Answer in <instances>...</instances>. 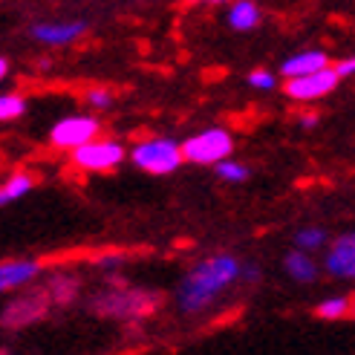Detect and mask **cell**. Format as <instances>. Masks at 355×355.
I'll list each match as a JSON object with an SVG mask.
<instances>
[{"mask_svg":"<svg viewBox=\"0 0 355 355\" xmlns=\"http://www.w3.org/2000/svg\"><path fill=\"white\" fill-rule=\"evenodd\" d=\"M243 275V260L234 254H211L200 260L176 286V306L185 315H202L232 292Z\"/></svg>","mask_w":355,"mask_h":355,"instance_id":"obj_1","label":"cell"},{"mask_svg":"<svg viewBox=\"0 0 355 355\" xmlns=\"http://www.w3.org/2000/svg\"><path fill=\"white\" fill-rule=\"evenodd\" d=\"M44 289L49 292L52 306H69L78 297L81 280L73 272H55V275H49V280L44 283Z\"/></svg>","mask_w":355,"mask_h":355,"instance_id":"obj_14","label":"cell"},{"mask_svg":"<svg viewBox=\"0 0 355 355\" xmlns=\"http://www.w3.org/2000/svg\"><path fill=\"white\" fill-rule=\"evenodd\" d=\"M130 162L153 176H168L173 171H180V165L185 162L182 156V145L173 141L171 136H153L145 141H136L130 148Z\"/></svg>","mask_w":355,"mask_h":355,"instance_id":"obj_3","label":"cell"},{"mask_svg":"<svg viewBox=\"0 0 355 355\" xmlns=\"http://www.w3.org/2000/svg\"><path fill=\"white\" fill-rule=\"evenodd\" d=\"M283 272H286L295 283H315L321 275V263L315 260V254L304 252V248H292V252L283 257Z\"/></svg>","mask_w":355,"mask_h":355,"instance_id":"obj_12","label":"cell"},{"mask_svg":"<svg viewBox=\"0 0 355 355\" xmlns=\"http://www.w3.org/2000/svg\"><path fill=\"white\" fill-rule=\"evenodd\" d=\"M84 101L90 104L93 110H107L113 104V93L107 90V87H90V90L84 93Z\"/></svg>","mask_w":355,"mask_h":355,"instance_id":"obj_21","label":"cell"},{"mask_svg":"<svg viewBox=\"0 0 355 355\" xmlns=\"http://www.w3.org/2000/svg\"><path fill=\"white\" fill-rule=\"evenodd\" d=\"M32 188H35V176L32 173H26V171L12 173L9 180L0 185V205H12L17 200H24Z\"/></svg>","mask_w":355,"mask_h":355,"instance_id":"obj_16","label":"cell"},{"mask_svg":"<svg viewBox=\"0 0 355 355\" xmlns=\"http://www.w3.org/2000/svg\"><path fill=\"white\" fill-rule=\"evenodd\" d=\"M202 3H228V0H202Z\"/></svg>","mask_w":355,"mask_h":355,"instance_id":"obj_28","label":"cell"},{"mask_svg":"<svg viewBox=\"0 0 355 355\" xmlns=\"http://www.w3.org/2000/svg\"><path fill=\"white\" fill-rule=\"evenodd\" d=\"M214 173L220 176L223 182H232V185H240V182H245L248 176H252V171H248V165H243V162H237V159H223V162H217L214 165Z\"/></svg>","mask_w":355,"mask_h":355,"instance_id":"obj_19","label":"cell"},{"mask_svg":"<svg viewBox=\"0 0 355 355\" xmlns=\"http://www.w3.org/2000/svg\"><path fill=\"white\" fill-rule=\"evenodd\" d=\"M260 6L254 0H234L232 9H228V26L234 32H252L260 24Z\"/></svg>","mask_w":355,"mask_h":355,"instance_id":"obj_15","label":"cell"},{"mask_svg":"<svg viewBox=\"0 0 355 355\" xmlns=\"http://www.w3.org/2000/svg\"><path fill=\"white\" fill-rule=\"evenodd\" d=\"M232 153H234V136L225 128H208L182 141L185 162H193V165H217Z\"/></svg>","mask_w":355,"mask_h":355,"instance_id":"obj_5","label":"cell"},{"mask_svg":"<svg viewBox=\"0 0 355 355\" xmlns=\"http://www.w3.org/2000/svg\"><path fill=\"white\" fill-rule=\"evenodd\" d=\"M335 69H338V76H341V78L355 76V55H352V58H347V61H341V64L335 67Z\"/></svg>","mask_w":355,"mask_h":355,"instance_id":"obj_25","label":"cell"},{"mask_svg":"<svg viewBox=\"0 0 355 355\" xmlns=\"http://www.w3.org/2000/svg\"><path fill=\"white\" fill-rule=\"evenodd\" d=\"M329 67V55L321 49H306V52H297V55H289L286 61L280 64V76L283 78H295V76H306L315 73V69H324Z\"/></svg>","mask_w":355,"mask_h":355,"instance_id":"obj_13","label":"cell"},{"mask_svg":"<svg viewBox=\"0 0 355 355\" xmlns=\"http://www.w3.org/2000/svg\"><path fill=\"white\" fill-rule=\"evenodd\" d=\"M26 113V98L17 93H3L0 96V121H15Z\"/></svg>","mask_w":355,"mask_h":355,"instance_id":"obj_20","label":"cell"},{"mask_svg":"<svg viewBox=\"0 0 355 355\" xmlns=\"http://www.w3.org/2000/svg\"><path fill=\"white\" fill-rule=\"evenodd\" d=\"M101 133V121L96 116H67L58 119L49 130V145L58 150H76Z\"/></svg>","mask_w":355,"mask_h":355,"instance_id":"obj_7","label":"cell"},{"mask_svg":"<svg viewBox=\"0 0 355 355\" xmlns=\"http://www.w3.org/2000/svg\"><path fill=\"white\" fill-rule=\"evenodd\" d=\"M248 87L269 93V90H275V87H277V76L269 73V69H254V73H248Z\"/></svg>","mask_w":355,"mask_h":355,"instance_id":"obj_22","label":"cell"},{"mask_svg":"<svg viewBox=\"0 0 355 355\" xmlns=\"http://www.w3.org/2000/svg\"><path fill=\"white\" fill-rule=\"evenodd\" d=\"M349 312H352V315H355V300H352V309H349Z\"/></svg>","mask_w":355,"mask_h":355,"instance_id":"obj_29","label":"cell"},{"mask_svg":"<svg viewBox=\"0 0 355 355\" xmlns=\"http://www.w3.org/2000/svg\"><path fill=\"white\" fill-rule=\"evenodd\" d=\"M300 124H304V128H315V124H318V113H304V116H300Z\"/></svg>","mask_w":355,"mask_h":355,"instance_id":"obj_26","label":"cell"},{"mask_svg":"<svg viewBox=\"0 0 355 355\" xmlns=\"http://www.w3.org/2000/svg\"><path fill=\"white\" fill-rule=\"evenodd\" d=\"M52 309V300H49V292L44 286H35V289H26L21 295H15L9 304L0 312V327L3 329H24V327H32L44 321Z\"/></svg>","mask_w":355,"mask_h":355,"instance_id":"obj_4","label":"cell"},{"mask_svg":"<svg viewBox=\"0 0 355 355\" xmlns=\"http://www.w3.org/2000/svg\"><path fill=\"white\" fill-rule=\"evenodd\" d=\"M124 150L121 141L116 139H90L87 145L69 150V162H73L78 171H87V173H104V171H113L124 162Z\"/></svg>","mask_w":355,"mask_h":355,"instance_id":"obj_6","label":"cell"},{"mask_svg":"<svg viewBox=\"0 0 355 355\" xmlns=\"http://www.w3.org/2000/svg\"><path fill=\"white\" fill-rule=\"evenodd\" d=\"M90 29V24L84 21V17H76V21H44V24H35L29 29V35L38 44H46V46H67L78 41L81 35Z\"/></svg>","mask_w":355,"mask_h":355,"instance_id":"obj_10","label":"cell"},{"mask_svg":"<svg viewBox=\"0 0 355 355\" xmlns=\"http://www.w3.org/2000/svg\"><path fill=\"white\" fill-rule=\"evenodd\" d=\"M121 263H124V254H101V257H96V266H101V269H119Z\"/></svg>","mask_w":355,"mask_h":355,"instance_id":"obj_23","label":"cell"},{"mask_svg":"<svg viewBox=\"0 0 355 355\" xmlns=\"http://www.w3.org/2000/svg\"><path fill=\"white\" fill-rule=\"evenodd\" d=\"M338 81H341L338 69L329 64L324 69H315V73L286 78V84H283V93H286L292 101H318V98L329 96L335 87H338Z\"/></svg>","mask_w":355,"mask_h":355,"instance_id":"obj_8","label":"cell"},{"mask_svg":"<svg viewBox=\"0 0 355 355\" xmlns=\"http://www.w3.org/2000/svg\"><path fill=\"white\" fill-rule=\"evenodd\" d=\"M352 309V300L344 297V295H332V297H324L321 304L315 306V315L318 318H324V321H338V318L349 315Z\"/></svg>","mask_w":355,"mask_h":355,"instance_id":"obj_18","label":"cell"},{"mask_svg":"<svg viewBox=\"0 0 355 355\" xmlns=\"http://www.w3.org/2000/svg\"><path fill=\"white\" fill-rule=\"evenodd\" d=\"M327 243H329V234H327V228H321V225H304V228H297L295 237H292V245L304 248V252H309V254L327 248Z\"/></svg>","mask_w":355,"mask_h":355,"instance_id":"obj_17","label":"cell"},{"mask_svg":"<svg viewBox=\"0 0 355 355\" xmlns=\"http://www.w3.org/2000/svg\"><path fill=\"white\" fill-rule=\"evenodd\" d=\"M9 76V61L6 58H0V81H3Z\"/></svg>","mask_w":355,"mask_h":355,"instance_id":"obj_27","label":"cell"},{"mask_svg":"<svg viewBox=\"0 0 355 355\" xmlns=\"http://www.w3.org/2000/svg\"><path fill=\"white\" fill-rule=\"evenodd\" d=\"M159 306H162V295L141 286H110L90 300V312L113 321H145Z\"/></svg>","mask_w":355,"mask_h":355,"instance_id":"obj_2","label":"cell"},{"mask_svg":"<svg viewBox=\"0 0 355 355\" xmlns=\"http://www.w3.org/2000/svg\"><path fill=\"white\" fill-rule=\"evenodd\" d=\"M41 275L38 260H9L0 263V295L12 292L17 286H29V283Z\"/></svg>","mask_w":355,"mask_h":355,"instance_id":"obj_11","label":"cell"},{"mask_svg":"<svg viewBox=\"0 0 355 355\" xmlns=\"http://www.w3.org/2000/svg\"><path fill=\"white\" fill-rule=\"evenodd\" d=\"M324 272L335 280H355V232L327 243Z\"/></svg>","mask_w":355,"mask_h":355,"instance_id":"obj_9","label":"cell"},{"mask_svg":"<svg viewBox=\"0 0 355 355\" xmlns=\"http://www.w3.org/2000/svg\"><path fill=\"white\" fill-rule=\"evenodd\" d=\"M240 280H245V283H254V280H260V269H257V266H248V263H243V275H240Z\"/></svg>","mask_w":355,"mask_h":355,"instance_id":"obj_24","label":"cell"}]
</instances>
